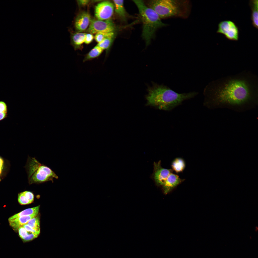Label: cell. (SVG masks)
Returning a JSON list of instances; mask_svg holds the SVG:
<instances>
[{"instance_id":"obj_1","label":"cell","mask_w":258,"mask_h":258,"mask_svg":"<svg viewBox=\"0 0 258 258\" xmlns=\"http://www.w3.org/2000/svg\"><path fill=\"white\" fill-rule=\"evenodd\" d=\"M148 91L146 97L148 105L167 111L172 110L198 94L195 91L178 93L167 86L157 85L150 88Z\"/></svg>"},{"instance_id":"obj_2","label":"cell","mask_w":258,"mask_h":258,"mask_svg":"<svg viewBox=\"0 0 258 258\" xmlns=\"http://www.w3.org/2000/svg\"><path fill=\"white\" fill-rule=\"evenodd\" d=\"M148 7L154 10L161 18L172 17L186 18L189 16L191 5L189 0H153L148 3Z\"/></svg>"},{"instance_id":"obj_3","label":"cell","mask_w":258,"mask_h":258,"mask_svg":"<svg viewBox=\"0 0 258 258\" xmlns=\"http://www.w3.org/2000/svg\"><path fill=\"white\" fill-rule=\"evenodd\" d=\"M137 7L143 24L142 37L146 44L150 43L156 31L168 25L163 23L157 13L142 0H133Z\"/></svg>"},{"instance_id":"obj_4","label":"cell","mask_w":258,"mask_h":258,"mask_svg":"<svg viewBox=\"0 0 258 258\" xmlns=\"http://www.w3.org/2000/svg\"><path fill=\"white\" fill-rule=\"evenodd\" d=\"M249 91L246 84L244 81L236 80L229 82L220 92V100L233 104L242 103L248 98Z\"/></svg>"},{"instance_id":"obj_5","label":"cell","mask_w":258,"mask_h":258,"mask_svg":"<svg viewBox=\"0 0 258 258\" xmlns=\"http://www.w3.org/2000/svg\"><path fill=\"white\" fill-rule=\"evenodd\" d=\"M26 168L29 184H39L49 181L53 182L58 177L50 168L42 164L35 157H28Z\"/></svg>"},{"instance_id":"obj_6","label":"cell","mask_w":258,"mask_h":258,"mask_svg":"<svg viewBox=\"0 0 258 258\" xmlns=\"http://www.w3.org/2000/svg\"><path fill=\"white\" fill-rule=\"evenodd\" d=\"M116 28L110 19L104 20H91L87 31L91 34L115 32Z\"/></svg>"},{"instance_id":"obj_7","label":"cell","mask_w":258,"mask_h":258,"mask_svg":"<svg viewBox=\"0 0 258 258\" xmlns=\"http://www.w3.org/2000/svg\"><path fill=\"white\" fill-rule=\"evenodd\" d=\"M216 32L223 34L230 40L237 41L239 39L238 28L234 22L230 20L220 22L218 24Z\"/></svg>"},{"instance_id":"obj_8","label":"cell","mask_w":258,"mask_h":258,"mask_svg":"<svg viewBox=\"0 0 258 258\" xmlns=\"http://www.w3.org/2000/svg\"><path fill=\"white\" fill-rule=\"evenodd\" d=\"M113 3L104 1L98 3L95 7V15L97 19L104 20L110 19L114 12Z\"/></svg>"},{"instance_id":"obj_9","label":"cell","mask_w":258,"mask_h":258,"mask_svg":"<svg viewBox=\"0 0 258 258\" xmlns=\"http://www.w3.org/2000/svg\"><path fill=\"white\" fill-rule=\"evenodd\" d=\"M161 161L154 163V170L152 177L156 184L162 186L169 175L172 172V170L165 168L162 167Z\"/></svg>"},{"instance_id":"obj_10","label":"cell","mask_w":258,"mask_h":258,"mask_svg":"<svg viewBox=\"0 0 258 258\" xmlns=\"http://www.w3.org/2000/svg\"><path fill=\"white\" fill-rule=\"evenodd\" d=\"M184 180L180 178L177 175L171 173L161 186L164 193L167 194L169 193Z\"/></svg>"},{"instance_id":"obj_11","label":"cell","mask_w":258,"mask_h":258,"mask_svg":"<svg viewBox=\"0 0 258 258\" xmlns=\"http://www.w3.org/2000/svg\"><path fill=\"white\" fill-rule=\"evenodd\" d=\"M91 20L90 15L88 12H81L75 19L74 23L75 29L80 32L85 30L89 25Z\"/></svg>"},{"instance_id":"obj_12","label":"cell","mask_w":258,"mask_h":258,"mask_svg":"<svg viewBox=\"0 0 258 258\" xmlns=\"http://www.w3.org/2000/svg\"><path fill=\"white\" fill-rule=\"evenodd\" d=\"M38 214L21 216L14 220L9 221L10 225L15 230L18 229L20 227L27 224L32 218Z\"/></svg>"},{"instance_id":"obj_13","label":"cell","mask_w":258,"mask_h":258,"mask_svg":"<svg viewBox=\"0 0 258 258\" xmlns=\"http://www.w3.org/2000/svg\"><path fill=\"white\" fill-rule=\"evenodd\" d=\"M113 2L116 13L123 21H126L127 13L124 7V0H113Z\"/></svg>"},{"instance_id":"obj_14","label":"cell","mask_w":258,"mask_h":258,"mask_svg":"<svg viewBox=\"0 0 258 258\" xmlns=\"http://www.w3.org/2000/svg\"><path fill=\"white\" fill-rule=\"evenodd\" d=\"M249 4L251 10V19L253 26L258 29V0H250Z\"/></svg>"},{"instance_id":"obj_15","label":"cell","mask_w":258,"mask_h":258,"mask_svg":"<svg viewBox=\"0 0 258 258\" xmlns=\"http://www.w3.org/2000/svg\"><path fill=\"white\" fill-rule=\"evenodd\" d=\"M86 33L78 32L71 34V43L75 49L80 48L81 45L84 43Z\"/></svg>"},{"instance_id":"obj_16","label":"cell","mask_w":258,"mask_h":258,"mask_svg":"<svg viewBox=\"0 0 258 258\" xmlns=\"http://www.w3.org/2000/svg\"><path fill=\"white\" fill-rule=\"evenodd\" d=\"M18 230L20 237L24 242L31 241L37 237L38 236L28 231L22 226L19 227Z\"/></svg>"},{"instance_id":"obj_17","label":"cell","mask_w":258,"mask_h":258,"mask_svg":"<svg viewBox=\"0 0 258 258\" xmlns=\"http://www.w3.org/2000/svg\"><path fill=\"white\" fill-rule=\"evenodd\" d=\"M103 50L97 46H96L85 55L83 62L90 61L98 57L102 54Z\"/></svg>"},{"instance_id":"obj_18","label":"cell","mask_w":258,"mask_h":258,"mask_svg":"<svg viewBox=\"0 0 258 258\" xmlns=\"http://www.w3.org/2000/svg\"><path fill=\"white\" fill-rule=\"evenodd\" d=\"M40 206L28 208L15 214L9 219V221L14 220L20 217L32 215L34 214H38L39 211Z\"/></svg>"},{"instance_id":"obj_19","label":"cell","mask_w":258,"mask_h":258,"mask_svg":"<svg viewBox=\"0 0 258 258\" xmlns=\"http://www.w3.org/2000/svg\"><path fill=\"white\" fill-rule=\"evenodd\" d=\"M171 167L177 173L182 172L185 167V163L183 159L181 158H177L172 161Z\"/></svg>"},{"instance_id":"obj_20","label":"cell","mask_w":258,"mask_h":258,"mask_svg":"<svg viewBox=\"0 0 258 258\" xmlns=\"http://www.w3.org/2000/svg\"><path fill=\"white\" fill-rule=\"evenodd\" d=\"M116 36V34H114L106 38L101 42L98 43L97 46L103 50H106L107 56L108 51L111 44L113 42Z\"/></svg>"},{"instance_id":"obj_21","label":"cell","mask_w":258,"mask_h":258,"mask_svg":"<svg viewBox=\"0 0 258 258\" xmlns=\"http://www.w3.org/2000/svg\"><path fill=\"white\" fill-rule=\"evenodd\" d=\"M8 112L6 103L4 101H0V121L7 117Z\"/></svg>"},{"instance_id":"obj_22","label":"cell","mask_w":258,"mask_h":258,"mask_svg":"<svg viewBox=\"0 0 258 258\" xmlns=\"http://www.w3.org/2000/svg\"><path fill=\"white\" fill-rule=\"evenodd\" d=\"M27 224L32 228L40 231L39 218L37 215L31 219Z\"/></svg>"},{"instance_id":"obj_23","label":"cell","mask_w":258,"mask_h":258,"mask_svg":"<svg viewBox=\"0 0 258 258\" xmlns=\"http://www.w3.org/2000/svg\"><path fill=\"white\" fill-rule=\"evenodd\" d=\"M115 34V32L98 33L96 34L94 38L96 41L99 43L107 37Z\"/></svg>"},{"instance_id":"obj_24","label":"cell","mask_w":258,"mask_h":258,"mask_svg":"<svg viewBox=\"0 0 258 258\" xmlns=\"http://www.w3.org/2000/svg\"><path fill=\"white\" fill-rule=\"evenodd\" d=\"M18 200L19 203L22 205L28 204L31 203L30 201L24 195L22 192L19 194Z\"/></svg>"},{"instance_id":"obj_25","label":"cell","mask_w":258,"mask_h":258,"mask_svg":"<svg viewBox=\"0 0 258 258\" xmlns=\"http://www.w3.org/2000/svg\"><path fill=\"white\" fill-rule=\"evenodd\" d=\"M28 232L39 235L40 231H38L29 226L27 224L23 225L22 226Z\"/></svg>"},{"instance_id":"obj_26","label":"cell","mask_w":258,"mask_h":258,"mask_svg":"<svg viewBox=\"0 0 258 258\" xmlns=\"http://www.w3.org/2000/svg\"><path fill=\"white\" fill-rule=\"evenodd\" d=\"M24 195L31 202L33 200L34 196L33 194L30 191H25L22 192Z\"/></svg>"},{"instance_id":"obj_27","label":"cell","mask_w":258,"mask_h":258,"mask_svg":"<svg viewBox=\"0 0 258 258\" xmlns=\"http://www.w3.org/2000/svg\"><path fill=\"white\" fill-rule=\"evenodd\" d=\"M94 38L93 35L90 33H86L84 43L89 44L93 40Z\"/></svg>"},{"instance_id":"obj_28","label":"cell","mask_w":258,"mask_h":258,"mask_svg":"<svg viewBox=\"0 0 258 258\" xmlns=\"http://www.w3.org/2000/svg\"><path fill=\"white\" fill-rule=\"evenodd\" d=\"M88 0H77L79 5L80 6H84L87 4L90 1Z\"/></svg>"},{"instance_id":"obj_29","label":"cell","mask_w":258,"mask_h":258,"mask_svg":"<svg viewBox=\"0 0 258 258\" xmlns=\"http://www.w3.org/2000/svg\"><path fill=\"white\" fill-rule=\"evenodd\" d=\"M3 164V159L0 157V167H2Z\"/></svg>"},{"instance_id":"obj_30","label":"cell","mask_w":258,"mask_h":258,"mask_svg":"<svg viewBox=\"0 0 258 258\" xmlns=\"http://www.w3.org/2000/svg\"><path fill=\"white\" fill-rule=\"evenodd\" d=\"M2 167H0V174L1 173L2 171Z\"/></svg>"}]
</instances>
